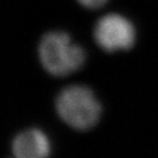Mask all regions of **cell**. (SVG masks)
Masks as SVG:
<instances>
[{"label": "cell", "instance_id": "cell-1", "mask_svg": "<svg viewBox=\"0 0 158 158\" xmlns=\"http://www.w3.org/2000/svg\"><path fill=\"white\" fill-rule=\"evenodd\" d=\"M55 109L60 120L76 131L92 128L102 114L99 99L84 85H72L63 89L56 97Z\"/></svg>", "mask_w": 158, "mask_h": 158}, {"label": "cell", "instance_id": "cell-2", "mask_svg": "<svg viewBox=\"0 0 158 158\" xmlns=\"http://www.w3.org/2000/svg\"><path fill=\"white\" fill-rule=\"evenodd\" d=\"M39 57L45 70L55 77L68 76L86 63L85 49L62 31H52L42 37Z\"/></svg>", "mask_w": 158, "mask_h": 158}, {"label": "cell", "instance_id": "cell-3", "mask_svg": "<svg viewBox=\"0 0 158 158\" xmlns=\"http://www.w3.org/2000/svg\"><path fill=\"white\" fill-rule=\"evenodd\" d=\"M96 43L109 53L132 48L136 40L134 24L118 13H109L98 20L94 30Z\"/></svg>", "mask_w": 158, "mask_h": 158}, {"label": "cell", "instance_id": "cell-4", "mask_svg": "<svg viewBox=\"0 0 158 158\" xmlns=\"http://www.w3.org/2000/svg\"><path fill=\"white\" fill-rule=\"evenodd\" d=\"M15 158H49L52 143L48 135L37 127L27 128L13 137L11 143Z\"/></svg>", "mask_w": 158, "mask_h": 158}, {"label": "cell", "instance_id": "cell-5", "mask_svg": "<svg viewBox=\"0 0 158 158\" xmlns=\"http://www.w3.org/2000/svg\"><path fill=\"white\" fill-rule=\"evenodd\" d=\"M77 1L82 7L88 8V9H98L108 2V0H77Z\"/></svg>", "mask_w": 158, "mask_h": 158}, {"label": "cell", "instance_id": "cell-6", "mask_svg": "<svg viewBox=\"0 0 158 158\" xmlns=\"http://www.w3.org/2000/svg\"></svg>", "mask_w": 158, "mask_h": 158}]
</instances>
